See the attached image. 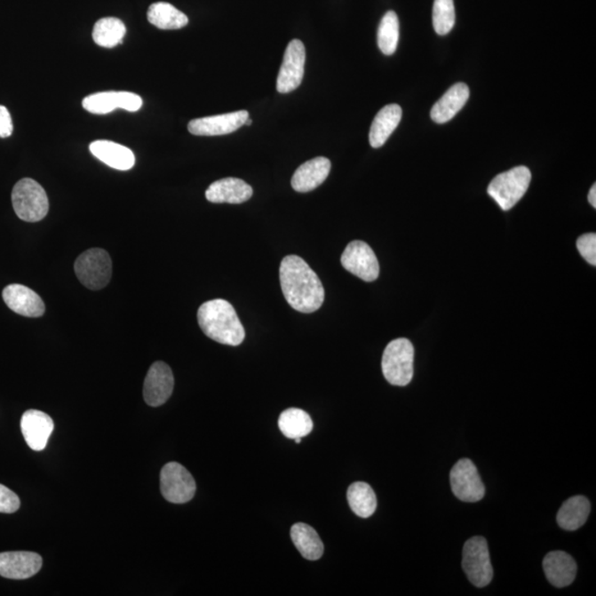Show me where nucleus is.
<instances>
[{
    "label": "nucleus",
    "instance_id": "1",
    "mask_svg": "<svg viewBox=\"0 0 596 596\" xmlns=\"http://www.w3.org/2000/svg\"><path fill=\"white\" fill-rule=\"evenodd\" d=\"M282 292L295 311L311 314L318 311L325 300V290L320 277L298 256L283 258L280 266Z\"/></svg>",
    "mask_w": 596,
    "mask_h": 596
},
{
    "label": "nucleus",
    "instance_id": "2",
    "mask_svg": "<svg viewBox=\"0 0 596 596\" xmlns=\"http://www.w3.org/2000/svg\"><path fill=\"white\" fill-rule=\"evenodd\" d=\"M198 322L204 335L217 343L235 347L245 338L242 322L227 300L217 298L203 303L198 309Z\"/></svg>",
    "mask_w": 596,
    "mask_h": 596
},
{
    "label": "nucleus",
    "instance_id": "3",
    "mask_svg": "<svg viewBox=\"0 0 596 596\" xmlns=\"http://www.w3.org/2000/svg\"><path fill=\"white\" fill-rule=\"evenodd\" d=\"M12 202L18 218L26 222H38L48 215V195L43 186L34 179L18 181L12 189Z\"/></svg>",
    "mask_w": 596,
    "mask_h": 596
},
{
    "label": "nucleus",
    "instance_id": "4",
    "mask_svg": "<svg viewBox=\"0 0 596 596\" xmlns=\"http://www.w3.org/2000/svg\"><path fill=\"white\" fill-rule=\"evenodd\" d=\"M531 172L526 166H518L496 176L487 193L504 211H511L529 188Z\"/></svg>",
    "mask_w": 596,
    "mask_h": 596
},
{
    "label": "nucleus",
    "instance_id": "5",
    "mask_svg": "<svg viewBox=\"0 0 596 596\" xmlns=\"http://www.w3.org/2000/svg\"><path fill=\"white\" fill-rule=\"evenodd\" d=\"M414 348L410 340L399 338L391 341L382 356V372L389 384L404 386L413 377Z\"/></svg>",
    "mask_w": 596,
    "mask_h": 596
},
{
    "label": "nucleus",
    "instance_id": "6",
    "mask_svg": "<svg viewBox=\"0 0 596 596\" xmlns=\"http://www.w3.org/2000/svg\"><path fill=\"white\" fill-rule=\"evenodd\" d=\"M75 271L77 279L85 288L102 290L112 276L110 254L103 249H90L76 258Z\"/></svg>",
    "mask_w": 596,
    "mask_h": 596
},
{
    "label": "nucleus",
    "instance_id": "7",
    "mask_svg": "<svg viewBox=\"0 0 596 596\" xmlns=\"http://www.w3.org/2000/svg\"><path fill=\"white\" fill-rule=\"evenodd\" d=\"M462 566L467 579L477 588H484L493 580L489 544L483 536H473L466 541L463 549Z\"/></svg>",
    "mask_w": 596,
    "mask_h": 596
},
{
    "label": "nucleus",
    "instance_id": "8",
    "mask_svg": "<svg viewBox=\"0 0 596 596\" xmlns=\"http://www.w3.org/2000/svg\"><path fill=\"white\" fill-rule=\"evenodd\" d=\"M449 481L454 495L462 502L476 503L484 498L485 485L471 459L462 458L455 464L449 473Z\"/></svg>",
    "mask_w": 596,
    "mask_h": 596
},
{
    "label": "nucleus",
    "instance_id": "9",
    "mask_svg": "<svg viewBox=\"0 0 596 596\" xmlns=\"http://www.w3.org/2000/svg\"><path fill=\"white\" fill-rule=\"evenodd\" d=\"M161 490L163 498L172 504H186L194 498L195 481L179 463L171 462L163 467Z\"/></svg>",
    "mask_w": 596,
    "mask_h": 596
},
{
    "label": "nucleus",
    "instance_id": "10",
    "mask_svg": "<svg viewBox=\"0 0 596 596\" xmlns=\"http://www.w3.org/2000/svg\"><path fill=\"white\" fill-rule=\"evenodd\" d=\"M341 266L365 282L379 277L380 266L373 250L362 241H353L341 256Z\"/></svg>",
    "mask_w": 596,
    "mask_h": 596
},
{
    "label": "nucleus",
    "instance_id": "11",
    "mask_svg": "<svg viewBox=\"0 0 596 596\" xmlns=\"http://www.w3.org/2000/svg\"><path fill=\"white\" fill-rule=\"evenodd\" d=\"M306 52L302 41H290L285 50L283 63H282L279 76H277L276 90L280 93H290L302 84Z\"/></svg>",
    "mask_w": 596,
    "mask_h": 596
},
{
    "label": "nucleus",
    "instance_id": "12",
    "mask_svg": "<svg viewBox=\"0 0 596 596\" xmlns=\"http://www.w3.org/2000/svg\"><path fill=\"white\" fill-rule=\"evenodd\" d=\"M82 106L86 111L98 114V115H104L122 108V110L129 112H138L143 106V99L139 95L126 92V91H108V92H99L89 95L83 101Z\"/></svg>",
    "mask_w": 596,
    "mask_h": 596
},
{
    "label": "nucleus",
    "instance_id": "13",
    "mask_svg": "<svg viewBox=\"0 0 596 596\" xmlns=\"http://www.w3.org/2000/svg\"><path fill=\"white\" fill-rule=\"evenodd\" d=\"M175 379L171 367L163 362H154L144 382V400L150 407H161L171 398Z\"/></svg>",
    "mask_w": 596,
    "mask_h": 596
},
{
    "label": "nucleus",
    "instance_id": "14",
    "mask_svg": "<svg viewBox=\"0 0 596 596\" xmlns=\"http://www.w3.org/2000/svg\"><path fill=\"white\" fill-rule=\"evenodd\" d=\"M248 111H238L221 115L195 118L189 122L188 131L195 136H220L234 133L245 124Z\"/></svg>",
    "mask_w": 596,
    "mask_h": 596
},
{
    "label": "nucleus",
    "instance_id": "15",
    "mask_svg": "<svg viewBox=\"0 0 596 596\" xmlns=\"http://www.w3.org/2000/svg\"><path fill=\"white\" fill-rule=\"evenodd\" d=\"M43 567V558L29 552L0 553V576L6 579L25 580L37 575Z\"/></svg>",
    "mask_w": 596,
    "mask_h": 596
},
{
    "label": "nucleus",
    "instance_id": "16",
    "mask_svg": "<svg viewBox=\"0 0 596 596\" xmlns=\"http://www.w3.org/2000/svg\"><path fill=\"white\" fill-rule=\"evenodd\" d=\"M4 302L12 312L25 317H41L45 306L43 298L35 290L21 284L6 286L3 290Z\"/></svg>",
    "mask_w": 596,
    "mask_h": 596
},
{
    "label": "nucleus",
    "instance_id": "17",
    "mask_svg": "<svg viewBox=\"0 0 596 596\" xmlns=\"http://www.w3.org/2000/svg\"><path fill=\"white\" fill-rule=\"evenodd\" d=\"M22 435L28 447L34 450H43L47 447L52 436L54 423L47 413L39 410H28L21 417Z\"/></svg>",
    "mask_w": 596,
    "mask_h": 596
},
{
    "label": "nucleus",
    "instance_id": "18",
    "mask_svg": "<svg viewBox=\"0 0 596 596\" xmlns=\"http://www.w3.org/2000/svg\"><path fill=\"white\" fill-rule=\"evenodd\" d=\"M331 163L329 158L316 157L304 163L294 172L292 187L298 193H309L320 187L330 172Z\"/></svg>",
    "mask_w": 596,
    "mask_h": 596
},
{
    "label": "nucleus",
    "instance_id": "19",
    "mask_svg": "<svg viewBox=\"0 0 596 596\" xmlns=\"http://www.w3.org/2000/svg\"><path fill=\"white\" fill-rule=\"evenodd\" d=\"M252 195L251 186L232 177L215 181L206 191V198L212 203H243L248 202Z\"/></svg>",
    "mask_w": 596,
    "mask_h": 596
},
{
    "label": "nucleus",
    "instance_id": "20",
    "mask_svg": "<svg viewBox=\"0 0 596 596\" xmlns=\"http://www.w3.org/2000/svg\"><path fill=\"white\" fill-rule=\"evenodd\" d=\"M90 152L99 161L117 171H130L135 165V155L130 148L111 140H95L91 143Z\"/></svg>",
    "mask_w": 596,
    "mask_h": 596
},
{
    "label": "nucleus",
    "instance_id": "21",
    "mask_svg": "<svg viewBox=\"0 0 596 596\" xmlns=\"http://www.w3.org/2000/svg\"><path fill=\"white\" fill-rule=\"evenodd\" d=\"M544 570L550 584L557 588H564L575 581L576 563L570 554L552 552L544 559Z\"/></svg>",
    "mask_w": 596,
    "mask_h": 596
},
{
    "label": "nucleus",
    "instance_id": "22",
    "mask_svg": "<svg viewBox=\"0 0 596 596\" xmlns=\"http://www.w3.org/2000/svg\"><path fill=\"white\" fill-rule=\"evenodd\" d=\"M470 99V89L465 83H457L432 107L431 118L438 124L453 120Z\"/></svg>",
    "mask_w": 596,
    "mask_h": 596
},
{
    "label": "nucleus",
    "instance_id": "23",
    "mask_svg": "<svg viewBox=\"0 0 596 596\" xmlns=\"http://www.w3.org/2000/svg\"><path fill=\"white\" fill-rule=\"evenodd\" d=\"M402 118V108L398 104H389L381 108L373 120L370 133L371 147H384L391 134L397 129Z\"/></svg>",
    "mask_w": 596,
    "mask_h": 596
},
{
    "label": "nucleus",
    "instance_id": "24",
    "mask_svg": "<svg viewBox=\"0 0 596 596\" xmlns=\"http://www.w3.org/2000/svg\"><path fill=\"white\" fill-rule=\"evenodd\" d=\"M591 512V504L584 496H575L568 499L560 508L557 516L559 526L564 530L575 531L579 529L588 521Z\"/></svg>",
    "mask_w": 596,
    "mask_h": 596
},
{
    "label": "nucleus",
    "instance_id": "25",
    "mask_svg": "<svg viewBox=\"0 0 596 596\" xmlns=\"http://www.w3.org/2000/svg\"><path fill=\"white\" fill-rule=\"evenodd\" d=\"M295 547L305 559L315 561L321 559L324 553V544H322L320 536L311 526L306 523H295L290 529Z\"/></svg>",
    "mask_w": 596,
    "mask_h": 596
},
{
    "label": "nucleus",
    "instance_id": "26",
    "mask_svg": "<svg viewBox=\"0 0 596 596\" xmlns=\"http://www.w3.org/2000/svg\"><path fill=\"white\" fill-rule=\"evenodd\" d=\"M150 24L162 30H177L188 25V17L172 4L155 3L150 4L147 12Z\"/></svg>",
    "mask_w": 596,
    "mask_h": 596
},
{
    "label": "nucleus",
    "instance_id": "27",
    "mask_svg": "<svg viewBox=\"0 0 596 596\" xmlns=\"http://www.w3.org/2000/svg\"><path fill=\"white\" fill-rule=\"evenodd\" d=\"M313 426L309 414L297 408L282 412L279 418L280 430L289 439L304 438L311 433Z\"/></svg>",
    "mask_w": 596,
    "mask_h": 596
},
{
    "label": "nucleus",
    "instance_id": "28",
    "mask_svg": "<svg viewBox=\"0 0 596 596\" xmlns=\"http://www.w3.org/2000/svg\"><path fill=\"white\" fill-rule=\"evenodd\" d=\"M347 498L350 508L362 518H370L377 509V497L370 485L357 481L349 486Z\"/></svg>",
    "mask_w": 596,
    "mask_h": 596
},
{
    "label": "nucleus",
    "instance_id": "29",
    "mask_svg": "<svg viewBox=\"0 0 596 596\" xmlns=\"http://www.w3.org/2000/svg\"><path fill=\"white\" fill-rule=\"evenodd\" d=\"M126 34V27L117 18L107 17L99 20L93 28L94 43L103 48H114L122 44Z\"/></svg>",
    "mask_w": 596,
    "mask_h": 596
},
{
    "label": "nucleus",
    "instance_id": "30",
    "mask_svg": "<svg viewBox=\"0 0 596 596\" xmlns=\"http://www.w3.org/2000/svg\"><path fill=\"white\" fill-rule=\"evenodd\" d=\"M400 36V25L397 13L391 11L385 13L377 28V47L385 56H393L397 50Z\"/></svg>",
    "mask_w": 596,
    "mask_h": 596
},
{
    "label": "nucleus",
    "instance_id": "31",
    "mask_svg": "<svg viewBox=\"0 0 596 596\" xmlns=\"http://www.w3.org/2000/svg\"><path fill=\"white\" fill-rule=\"evenodd\" d=\"M455 25L454 0H434L433 26L435 33L445 36L450 33Z\"/></svg>",
    "mask_w": 596,
    "mask_h": 596
},
{
    "label": "nucleus",
    "instance_id": "32",
    "mask_svg": "<svg viewBox=\"0 0 596 596\" xmlns=\"http://www.w3.org/2000/svg\"><path fill=\"white\" fill-rule=\"evenodd\" d=\"M577 250L591 266H596V234H588L581 235L576 242Z\"/></svg>",
    "mask_w": 596,
    "mask_h": 596
},
{
    "label": "nucleus",
    "instance_id": "33",
    "mask_svg": "<svg viewBox=\"0 0 596 596\" xmlns=\"http://www.w3.org/2000/svg\"><path fill=\"white\" fill-rule=\"evenodd\" d=\"M20 507V497L12 490L7 489L6 486L0 484V513H16Z\"/></svg>",
    "mask_w": 596,
    "mask_h": 596
},
{
    "label": "nucleus",
    "instance_id": "34",
    "mask_svg": "<svg viewBox=\"0 0 596 596\" xmlns=\"http://www.w3.org/2000/svg\"><path fill=\"white\" fill-rule=\"evenodd\" d=\"M13 125L11 113L8 108L0 106V138L6 139L12 134Z\"/></svg>",
    "mask_w": 596,
    "mask_h": 596
},
{
    "label": "nucleus",
    "instance_id": "35",
    "mask_svg": "<svg viewBox=\"0 0 596 596\" xmlns=\"http://www.w3.org/2000/svg\"><path fill=\"white\" fill-rule=\"evenodd\" d=\"M589 203H591V206L596 208V185H593L592 188L590 190Z\"/></svg>",
    "mask_w": 596,
    "mask_h": 596
},
{
    "label": "nucleus",
    "instance_id": "36",
    "mask_svg": "<svg viewBox=\"0 0 596 596\" xmlns=\"http://www.w3.org/2000/svg\"><path fill=\"white\" fill-rule=\"evenodd\" d=\"M251 124H252V120H250V118H248L247 122H245V125L250 126Z\"/></svg>",
    "mask_w": 596,
    "mask_h": 596
}]
</instances>
